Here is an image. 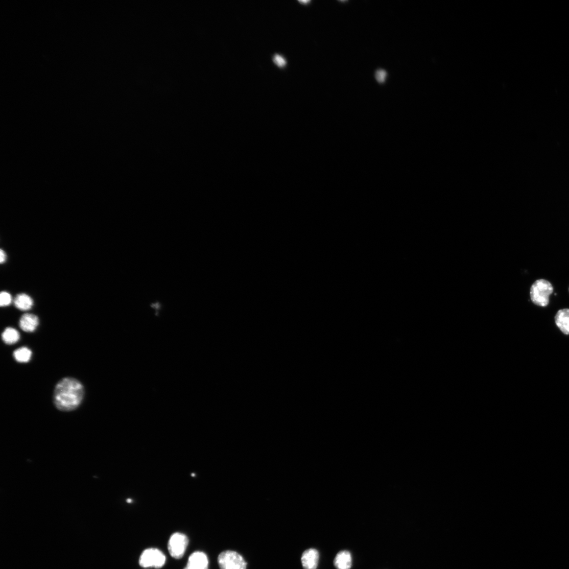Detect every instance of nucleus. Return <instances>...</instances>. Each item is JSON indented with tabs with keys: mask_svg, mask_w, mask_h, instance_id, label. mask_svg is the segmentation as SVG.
<instances>
[{
	"mask_svg": "<svg viewBox=\"0 0 569 569\" xmlns=\"http://www.w3.org/2000/svg\"></svg>",
	"mask_w": 569,
	"mask_h": 569,
	"instance_id": "nucleus-20",
	"label": "nucleus"
},
{
	"mask_svg": "<svg viewBox=\"0 0 569 569\" xmlns=\"http://www.w3.org/2000/svg\"><path fill=\"white\" fill-rule=\"evenodd\" d=\"M6 259V254L2 249H1V251H0V262H1V263H3L5 261Z\"/></svg>",
	"mask_w": 569,
	"mask_h": 569,
	"instance_id": "nucleus-17",
	"label": "nucleus"
},
{
	"mask_svg": "<svg viewBox=\"0 0 569 569\" xmlns=\"http://www.w3.org/2000/svg\"><path fill=\"white\" fill-rule=\"evenodd\" d=\"M32 356V352L30 349L23 347L16 350L13 353V356L17 362L19 363H27L29 361Z\"/></svg>",
	"mask_w": 569,
	"mask_h": 569,
	"instance_id": "nucleus-13",
	"label": "nucleus"
},
{
	"mask_svg": "<svg viewBox=\"0 0 569 569\" xmlns=\"http://www.w3.org/2000/svg\"><path fill=\"white\" fill-rule=\"evenodd\" d=\"M166 563V557L160 550L154 548L145 550L142 554L139 563L143 568H162Z\"/></svg>",
	"mask_w": 569,
	"mask_h": 569,
	"instance_id": "nucleus-4",
	"label": "nucleus"
},
{
	"mask_svg": "<svg viewBox=\"0 0 569 569\" xmlns=\"http://www.w3.org/2000/svg\"><path fill=\"white\" fill-rule=\"evenodd\" d=\"M189 543V538L185 534L179 532L172 534L168 545L170 556L176 559L183 558Z\"/></svg>",
	"mask_w": 569,
	"mask_h": 569,
	"instance_id": "nucleus-5",
	"label": "nucleus"
},
{
	"mask_svg": "<svg viewBox=\"0 0 569 569\" xmlns=\"http://www.w3.org/2000/svg\"><path fill=\"white\" fill-rule=\"evenodd\" d=\"M208 565L209 561L207 555L203 552L197 551L190 555L184 569H208Z\"/></svg>",
	"mask_w": 569,
	"mask_h": 569,
	"instance_id": "nucleus-6",
	"label": "nucleus"
},
{
	"mask_svg": "<svg viewBox=\"0 0 569 569\" xmlns=\"http://www.w3.org/2000/svg\"><path fill=\"white\" fill-rule=\"evenodd\" d=\"M220 569H246L247 563L237 552L227 550L221 552L218 557Z\"/></svg>",
	"mask_w": 569,
	"mask_h": 569,
	"instance_id": "nucleus-3",
	"label": "nucleus"
},
{
	"mask_svg": "<svg viewBox=\"0 0 569 569\" xmlns=\"http://www.w3.org/2000/svg\"><path fill=\"white\" fill-rule=\"evenodd\" d=\"M553 291V287L549 281L544 279L538 280L531 286V300L537 306L545 307L549 303V297Z\"/></svg>",
	"mask_w": 569,
	"mask_h": 569,
	"instance_id": "nucleus-2",
	"label": "nucleus"
},
{
	"mask_svg": "<svg viewBox=\"0 0 569 569\" xmlns=\"http://www.w3.org/2000/svg\"><path fill=\"white\" fill-rule=\"evenodd\" d=\"M274 63L279 67H283L286 64V61L281 55L276 54L273 58Z\"/></svg>",
	"mask_w": 569,
	"mask_h": 569,
	"instance_id": "nucleus-16",
	"label": "nucleus"
},
{
	"mask_svg": "<svg viewBox=\"0 0 569 569\" xmlns=\"http://www.w3.org/2000/svg\"><path fill=\"white\" fill-rule=\"evenodd\" d=\"M16 307L21 310H28L33 305L32 298L25 294L18 295L14 301Z\"/></svg>",
	"mask_w": 569,
	"mask_h": 569,
	"instance_id": "nucleus-11",
	"label": "nucleus"
},
{
	"mask_svg": "<svg viewBox=\"0 0 569 569\" xmlns=\"http://www.w3.org/2000/svg\"><path fill=\"white\" fill-rule=\"evenodd\" d=\"M3 342L8 345H12L19 341L20 338L19 332L15 329L6 328L2 333Z\"/></svg>",
	"mask_w": 569,
	"mask_h": 569,
	"instance_id": "nucleus-12",
	"label": "nucleus"
},
{
	"mask_svg": "<svg viewBox=\"0 0 569 569\" xmlns=\"http://www.w3.org/2000/svg\"><path fill=\"white\" fill-rule=\"evenodd\" d=\"M318 551L315 549H309L304 551L302 554L301 561L304 569H316L318 565Z\"/></svg>",
	"mask_w": 569,
	"mask_h": 569,
	"instance_id": "nucleus-7",
	"label": "nucleus"
},
{
	"mask_svg": "<svg viewBox=\"0 0 569 569\" xmlns=\"http://www.w3.org/2000/svg\"><path fill=\"white\" fill-rule=\"evenodd\" d=\"M127 501H128V503H130V502H131V499H127Z\"/></svg>",
	"mask_w": 569,
	"mask_h": 569,
	"instance_id": "nucleus-19",
	"label": "nucleus"
},
{
	"mask_svg": "<svg viewBox=\"0 0 569 569\" xmlns=\"http://www.w3.org/2000/svg\"><path fill=\"white\" fill-rule=\"evenodd\" d=\"M84 395V387L79 380L72 378H66L60 380L55 386L54 404L60 411H72L80 406Z\"/></svg>",
	"mask_w": 569,
	"mask_h": 569,
	"instance_id": "nucleus-1",
	"label": "nucleus"
},
{
	"mask_svg": "<svg viewBox=\"0 0 569 569\" xmlns=\"http://www.w3.org/2000/svg\"><path fill=\"white\" fill-rule=\"evenodd\" d=\"M555 322L564 334L569 335V309H560L555 316Z\"/></svg>",
	"mask_w": 569,
	"mask_h": 569,
	"instance_id": "nucleus-9",
	"label": "nucleus"
},
{
	"mask_svg": "<svg viewBox=\"0 0 569 569\" xmlns=\"http://www.w3.org/2000/svg\"><path fill=\"white\" fill-rule=\"evenodd\" d=\"M12 301L11 295L6 291H2L1 295H0V305L1 307H8L11 304Z\"/></svg>",
	"mask_w": 569,
	"mask_h": 569,
	"instance_id": "nucleus-14",
	"label": "nucleus"
},
{
	"mask_svg": "<svg viewBox=\"0 0 569 569\" xmlns=\"http://www.w3.org/2000/svg\"><path fill=\"white\" fill-rule=\"evenodd\" d=\"M387 72L383 69H379L376 73V78L379 83H383L387 77Z\"/></svg>",
	"mask_w": 569,
	"mask_h": 569,
	"instance_id": "nucleus-15",
	"label": "nucleus"
},
{
	"mask_svg": "<svg viewBox=\"0 0 569 569\" xmlns=\"http://www.w3.org/2000/svg\"><path fill=\"white\" fill-rule=\"evenodd\" d=\"M39 323V318L36 315L28 313L23 315L19 321L20 328L27 332L35 331Z\"/></svg>",
	"mask_w": 569,
	"mask_h": 569,
	"instance_id": "nucleus-8",
	"label": "nucleus"
},
{
	"mask_svg": "<svg viewBox=\"0 0 569 569\" xmlns=\"http://www.w3.org/2000/svg\"><path fill=\"white\" fill-rule=\"evenodd\" d=\"M299 2H300L301 3H308L309 2V1H307H307H299Z\"/></svg>",
	"mask_w": 569,
	"mask_h": 569,
	"instance_id": "nucleus-18",
	"label": "nucleus"
},
{
	"mask_svg": "<svg viewBox=\"0 0 569 569\" xmlns=\"http://www.w3.org/2000/svg\"><path fill=\"white\" fill-rule=\"evenodd\" d=\"M334 565L337 569H351L352 566L351 553L346 550L339 552L334 559Z\"/></svg>",
	"mask_w": 569,
	"mask_h": 569,
	"instance_id": "nucleus-10",
	"label": "nucleus"
}]
</instances>
